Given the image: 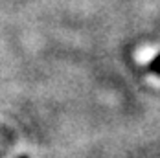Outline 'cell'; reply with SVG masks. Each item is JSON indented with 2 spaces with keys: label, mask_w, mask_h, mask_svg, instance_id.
Returning <instances> with one entry per match:
<instances>
[{
  "label": "cell",
  "mask_w": 160,
  "mask_h": 158,
  "mask_svg": "<svg viewBox=\"0 0 160 158\" xmlns=\"http://www.w3.org/2000/svg\"><path fill=\"white\" fill-rule=\"evenodd\" d=\"M147 72L155 74V76H160V53H157L149 63H147Z\"/></svg>",
  "instance_id": "obj_1"
},
{
  "label": "cell",
  "mask_w": 160,
  "mask_h": 158,
  "mask_svg": "<svg viewBox=\"0 0 160 158\" xmlns=\"http://www.w3.org/2000/svg\"><path fill=\"white\" fill-rule=\"evenodd\" d=\"M18 158H30V156H26V155H22V156H18Z\"/></svg>",
  "instance_id": "obj_2"
}]
</instances>
